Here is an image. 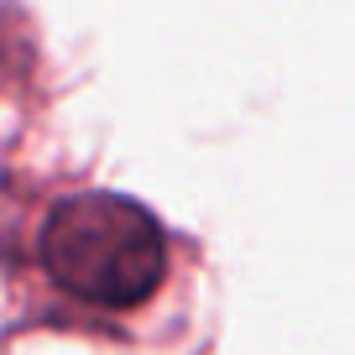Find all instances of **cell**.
Instances as JSON below:
<instances>
[{"label":"cell","instance_id":"6da1fadb","mask_svg":"<svg viewBox=\"0 0 355 355\" xmlns=\"http://www.w3.org/2000/svg\"><path fill=\"white\" fill-rule=\"evenodd\" d=\"M42 266L58 288L100 309L152 298L167 272L162 225L121 193H73L42 225Z\"/></svg>","mask_w":355,"mask_h":355}]
</instances>
